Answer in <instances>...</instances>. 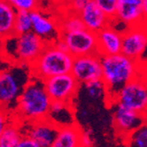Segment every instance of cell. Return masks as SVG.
I'll return each instance as SVG.
<instances>
[{
    "label": "cell",
    "mask_w": 147,
    "mask_h": 147,
    "mask_svg": "<svg viewBox=\"0 0 147 147\" xmlns=\"http://www.w3.org/2000/svg\"><path fill=\"white\" fill-rule=\"evenodd\" d=\"M78 16L84 28L95 33L103 29L110 22V18L92 0L78 12Z\"/></svg>",
    "instance_id": "16"
},
{
    "label": "cell",
    "mask_w": 147,
    "mask_h": 147,
    "mask_svg": "<svg viewBox=\"0 0 147 147\" xmlns=\"http://www.w3.org/2000/svg\"><path fill=\"white\" fill-rule=\"evenodd\" d=\"M100 57L101 80L105 86L107 101L112 105L114 97L125 84L138 76L145 75V64L131 59L121 53Z\"/></svg>",
    "instance_id": "1"
},
{
    "label": "cell",
    "mask_w": 147,
    "mask_h": 147,
    "mask_svg": "<svg viewBox=\"0 0 147 147\" xmlns=\"http://www.w3.org/2000/svg\"><path fill=\"white\" fill-rule=\"evenodd\" d=\"M82 131L76 125L59 127L54 141V147H78L80 146Z\"/></svg>",
    "instance_id": "18"
},
{
    "label": "cell",
    "mask_w": 147,
    "mask_h": 147,
    "mask_svg": "<svg viewBox=\"0 0 147 147\" xmlns=\"http://www.w3.org/2000/svg\"><path fill=\"white\" fill-rule=\"evenodd\" d=\"M32 32L39 36L45 43H53L60 38L59 23L38 8L31 10Z\"/></svg>",
    "instance_id": "13"
},
{
    "label": "cell",
    "mask_w": 147,
    "mask_h": 147,
    "mask_svg": "<svg viewBox=\"0 0 147 147\" xmlns=\"http://www.w3.org/2000/svg\"><path fill=\"white\" fill-rule=\"evenodd\" d=\"M31 78L30 67L23 64L0 69V108L13 113L19 96Z\"/></svg>",
    "instance_id": "4"
},
{
    "label": "cell",
    "mask_w": 147,
    "mask_h": 147,
    "mask_svg": "<svg viewBox=\"0 0 147 147\" xmlns=\"http://www.w3.org/2000/svg\"><path fill=\"white\" fill-rule=\"evenodd\" d=\"M147 47L146 25L127 27L121 32V54L138 62H144Z\"/></svg>",
    "instance_id": "9"
},
{
    "label": "cell",
    "mask_w": 147,
    "mask_h": 147,
    "mask_svg": "<svg viewBox=\"0 0 147 147\" xmlns=\"http://www.w3.org/2000/svg\"><path fill=\"white\" fill-rule=\"evenodd\" d=\"M45 47V42L32 31L24 34H12L5 38L4 51L1 59L11 64L30 66Z\"/></svg>",
    "instance_id": "5"
},
{
    "label": "cell",
    "mask_w": 147,
    "mask_h": 147,
    "mask_svg": "<svg viewBox=\"0 0 147 147\" xmlns=\"http://www.w3.org/2000/svg\"><path fill=\"white\" fill-rule=\"evenodd\" d=\"M4 42H5V38L0 35V59H1V58H2V56H3V51H4Z\"/></svg>",
    "instance_id": "30"
},
{
    "label": "cell",
    "mask_w": 147,
    "mask_h": 147,
    "mask_svg": "<svg viewBox=\"0 0 147 147\" xmlns=\"http://www.w3.org/2000/svg\"><path fill=\"white\" fill-rule=\"evenodd\" d=\"M113 105H119L130 110L146 114L147 86L145 75L138 76L125 84L114 97Z\"/></svg>",
    "instance_id": "6"
},
{
    "label": "cell",
    "mask_w": 147,
    "mask_h": 147,
    "mask_svg": "<svg viewBox=\"0 0 147 147\" xmlns=\"http://www.w3.org/2000/svg\"><path fill=\"white\" fill-rule=\"evenodd\" d=\"M22 136L20 123L12 116V120L0 135V147H18Z\"/></svg>",
    "instance_id": "20"
},
{
    "label": "cell",
    "mask_w": 147,
    "mask_h": 147,
    "mask_svg": "<svg viewBox=\"0 0 147 147\" xmlns=\"http://www.w3.org/2000/svg\"><path fill=\"white\" fill-rule=\"evenodd\" d=\"M44 88L51 100L72 103L80 84L70 72L59 74L43 80Z\"/></svg>",
    "instance_id": "8"
},
{
    "label": "cell",
    "mask_w": 147,
    "mask_h": 147,
    "mask_svg": "<svg viewBox=\"0 0 147 147\" xmlns=\"http://www.w3.org/2000/svg\"><path fill=\"white\" fill-rule=\"evenodd\" d=\"M32 31V20L30 11H17L13 25V34L20 35Z\"/></svg>",
    "instance_id": "21"
},
{
    "label": "cell",
    "mask_w": 147,
    "mask_h": 147,
    "mask_svg": "<svg viewBox=\"0 0 147 147\" xmlns=\"http://www.w3.org/2000/svg\"><path fill=\"white\" fill-rule=\"evenodd\" d=\"M59 39L64 44L65 49L73 56V58L98 53L97 34L86 28L61 32Z\"/></svg>",
    "instance_id": "7"
},
{
    "label": "cell",
    "mask_w": 147,
    "mask_h": 147,
    "mask_svg": "<svg viewBox=\"0 0 147 147\" xmlns=\"http://www.w3.org/2000/svg\"><path fill=\"white\" fill-rule=\"evenodd\" d=\"M18 147H38V144L36 143L33 138H31L28 135H23L21 138L20 142L18 144Z\"/></svg>",
    "instance_id": "29"
},
{
    "label": "cell",
    "mask_w": 147,
    "mask_h": 147,
    "mask_svg": "<svg viewBox=\"0 0 147 147\" xmlns=\"http://www.w3.org/2000/svg\"><path fill=\"white\" fill-rule=\"evenodd\" d=\"M72 62L73 56L60 39L53 43H45L40 55L29 66L31 76L44 80L52 76L68 73L71 70Z\"/></svg>",
    "instance_id": "3"
},
{
    "label": "cell",
    "mask_w": 147,
    "mask_h": 147,
    "mask_svg": "<svg viewBox=\"0 0 147 147\" xmlns=\"http://www.w3.org/2000/svg\"><path fill=\"white\" fill-rule=\"evenodd\" d=\"M125 145L133 147H146L147 146V127L146 123L142 125L135 131H133L125 140Z\"/></svg>",
    "instance_id": "22"
},
{
    "label": "cell",
    "mask_w": 147,
    "mask_h": 147,
    "mask_svg": "<svg viewBox=\"0 0 147 147\" xmlns=\"http://www.w3.org/2000/svg\"><path fill=\"white\" fill-rule=\"evenodd\" d=\"M92 1H94L98 5L99 7L110 18V20L115 17L116 8H117V0H92Z\"/></svg>",
    "instance_id": "26"
},
{
    "label": "cell",
    "mask_w": 147,
    "mask_h": 147,
    "mask_svg": "<svg viewBox=\"0 0 147 147\" xmlns=\"http://www.w3.org/2000/svg\"><path fill=\"white\" fill-rule=\"evenodd\" d=\"M12 120V114L7 111H5L4 109L0 108V135L5 129V127L8 125Z\"/></svg>",
    "instance_id": "27"
},
{
    "label": "cell",
    "mask_w": 147,
    "mask_h": 147,
    "mask_svg": "<svg viewBox=\"0 0 147 147\" xmlns=\"http://www.w3.org/2000/svg\"><path fill=\"white\" fill-rule=\"evenodd\" d=\"M97 34V49L100 56L115 55L121 53V32L111 25L101 29Z\"/></svg>",
    "instance_id": "15"
},
{
    "label": "cell",
    "mask_w": 147,
    "mask_h": 147,
    "mask_svg": "<svg viewBox=\"0 0 147 147\" xmlns=\"http://www.w3.org/2000/svg\"><path fill=\"white\" fill-rule=\"evenodd\" d=\"M91 0H70L69 3H70V7H71L72 11L78 13Z\"/></svg>",
    "instance_id": "28"
},
{
    "label": "cell",
    "mask_w": 147,
    "mask_h": 147,
    "mask_svg": "<svg viewBox=\"0 0 147 147\" xmlns=\"http://www.w3.org/2000/svg\"><path fill=\"white\" fill-rule=\"evenodd\" d=\"M17 10L6 0H0V35L4 38L13 34Z\"/></svg>",
    "instance_id": "19"
},
{
    "label": "cell",
    "mask_w": 147,
    "mask_h": 147,
    "mask_svg": "<svg viewBox=\"0 0 147 147\" xmlns=\"http://www.w3.org/2000/svg\"><path fill=\"white\" fill-rule=\"evenodd\" d=\"M70 73L79 84H86L91 81L101 79L102 66L100 55L95 53L74 57Z\"/></svg>",
    "instance_id": "10"
},
{
    "label": "cell",
    "mask_w": 147,
    "mask_h": 147,
    "mask_svg": "<svg viewBox=\"0 0 147 147\" xmlns=\"http://www.w3.org/2000/svg\"><path fill=\"white\" fill-rule=\"evenodd\" d=\"M114 106V111L112 115L113 127L115 129L118 136L123 140L130 135L133 131L146 123V114L133 111L127 108L121 107L119 105Z\"/></svg>",
    "instance_id": "12"
},
{
    "label": "cell",
    "mask_w": 147,
    "mask_h": 147,
    "mask_svg": "<svg viewBox=\"0 0 147 147\" xmlns=\"http://www.w3.org/2000/svg\"><path fill=\"white\" fill-rule=\"evenodd\" d=\"M52 100L44 88L43 80L31 76L19 96L12 116L19 123H34L47 119Z\"/></svg>",
    "instance_id": "2"
},
{
    "label": "cell",
    "mask_w": 147,
    "mask_h": 147,
    "mask_svg": "<svg viewBox=\"0 0 147 147\" xmlns=\"http://www.w3.org/2000/svg\"><path fill=\"white\" fill-rule=\"evenodd\" d=\"M28 130L26 134L36 141L38 147H51L54 144L59 127L51 123L49 119H42L34 123H27Z\"/></svg>",
    "instance_id": "14"
},
{
    "label": "cell",
    "mask_w": 147,
    "mask_h": 147,
    "mask_svg": "<svg viewBox=\"0 0 147 147\" xmlns=\"http://www.w3.org/2000/svg\"><path fill=\"white\" fill-rule=\"evenodd\" d=\"M17 11H31L38 8L39 0H6Z\"/></svg>",
    "instance_id": "25"
},
{
    "label": "cell",
    "mask_w": 147,
    "mask_h": 147,
    "mask_svg": "<svg viewBox=\"0 0 147 147\" xmlns=\"http://www.w3.org/2000/svg\"><path fill=\"white\" fill-rule=\"evenodd\" d=\"M86 88V93L88 95L93 99H99L102 97H106V90L104 86L103 81L101 79L91 81L88 84H84Z\"/></svg>",
    "instance_id": "24"
},
{
    "label": "cell",
    "mask_w": 147,
    "mask_h": 147,
    "mask_svg": "<svg viewBox=\"0 0 147 147\" xmlns=\"http://www.w3.org/2000/svg\"><path fill=\"white\" fill-rule=\"evenodd\" d=\"M47 118L58 127H68L75 125V110L72 103L53 101Z\"/></svg>",
    "instance_id": "17"
},
{
    "label": "cell",
    "mask_w": 147,
    "mask_h": 147,
    "mask_svg": "<svg viewBox=\"0 0 147 147\" xmlns=\"http://www.w3.org/2000/svg\"><path fill=\"white\" fill-rule=\"evenodd\" d=\"M59 27L61 32H68V31H74V30L84 28V26L82 24V22H81L78 13L71 10L70 15L67 16L66 19L61 24H59Z\"/></svg>",
    "instance_id": "23"
},
{
    "label": "cell",
    "mask_w": 147,
    "mask_h": 147,
    "mask_svg": "<svg viewBox=\"0 0 147 147\" xmlns=\"http://www.w3.org/2000/svg\"><path fill=\"white\" fill-rule=\"evenodd\" d=\"M147 0H117L114 19L125 27L146 24Z\"/></svg>",
    "instance_id": "11"
}]
</instances>
